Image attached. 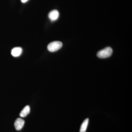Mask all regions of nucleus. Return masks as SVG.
Here are the masks:
<instances>
[{
	"label": "nucleus",
	"instance_id": "f257e3e1",
	"mask_svg": "<svg viewBox=\"0 0 132 132\" xmlns=\"http://www.w3.org/2000/svg\"><path fill=\"white\" fill-rule=\"evenodd\" d=\"M112 49L111 47H108L98 52L97 54V56L100 59H105L110 57L112 55Z\"/></svg>",
	"mask_w": 132,
	"mask_h": 132
},
{
	"label": "nucleus",
	"instance_id": "f03ea898",
	"mask_svg": "<svg viewBox=\"0 0 132 132\" xmlns=\"http://www.w3.org/2000/svg\"><path fill=\"white\" fill-rule=\"evenodd\" d=\"M62 46V43L60 41H54L50 43L47 46L49 52H54L59 50Z\"/></svg>",
	"mask_w": 132,
	"mask_h": 132
},
{
	"label": "nucleus",
	"instance_id": "7ed1b4c3",
	"mask_svg": "<svg viewBox=\"0 0 132 132\" xmlns=\"http://www.w3.org/2000/svg\"><path fill=\"white\" fill-rule=\"evenodd\" d=\"M60 13L58 10H56L51 11L48 15V17L50 20L52 21H54L57 20L59 19Z\"/></svg>",
	"mask_w": 132,
	"mask_h": 132
},
{
	"label": "nucleus",
	"instance_id": "20e7f679",
	"mask_svg": "<svg viewBox=\"0 0 132 132\" xmlns=\"http://www.w3.org/2000/svg\"><path fill=\"white\" fill-rule=\"evenodd\" d=\"M25 121L21 118L16 119L14 123V126L16 130H20L24 127Z\"/></svg>",
	"mask_w": 132,
	"mask_h": 132
},
{
	"label": "nucleus",
	"instance_id": "39448f33",
	"mask_svg": "<svg viewBox=\"0 0 132 132\" xmlns=\"http://www.w3.org/2000/svg\"><path fill=\"white\" fill-rule=\"evenodd\" d=\"M22 52V49L20 47L14 48L11 51V54L12 56L14 57H18L21 54Z\"/></svg>",
	"mask_w": 132,
	"mask_h": 132
},
{
	"label": "nucleus",
	"instance_id": "423d86ee",
	"mask_svg": "<svg viewBox=\"0 0 132 132\" xmlns=\"http://www.w3.org/2000/svg\"><path fill=\"white\" fill-rule=\"evenodd\" d=\"M30 107L28 105L26 106L21 112L20 114V116L22 118L26 117L30 113Z\"/></svg>",
	"mask_w": 132,
	"mask_h": 132
},
{
	"label": "nucleus",
	"instance_id": "0eeeda50",
	"mask_svg": "<svg viewBox=\"0 0 132 132\" xmlns=\"http://www.w3.org/2000/svg\"><path fill=\"white\" fill-rule=\"evenodd\" d=\"M88 122H89V119H86L84 121L81 126L80 130V132H86L87 129L88 125Z\"/></svg>",
	"mask_w": 132,
	"mask_h": 132
},
{
	"label": "nucleus",
	"instance_id": "6e6552de",
	"mask_svg": "<svg viewBox=\"0 0 132 132\" xmlns=\"http://www.w3.org/2000/svg\"><path fill=\"white\" fill-rule=\"evenodd\" d=\"M28 1V0H21V1L22 2L24 3L27 2Z\"/></svg>",
	"mask_w": 132,
	"mask_h": 132
}]
</instances>
